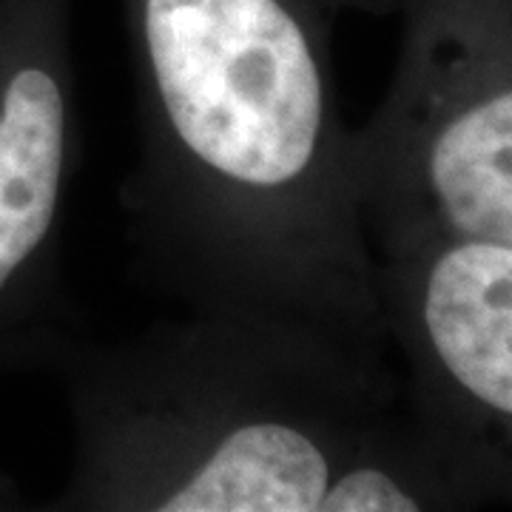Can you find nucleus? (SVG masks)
<instances>
[{
	"label": "nucleus",
	"instance_id": "nucleus-1",
	"mask_svg": "<svg viewBox=\"0 0 512 512\" xmlns=\"http://www.w3.org/2000/svg\"><path fill=\"white\" fill-rule=\"evenodd\" d=\"M63 510H470L393 353L325 330L188 313L77 348Z\"/></svg>",
	"mask_w": 512,
	"mask_h": 512
},
{
	"label": "nucleus",
	"instance_id": "nucleus-3",
	"mask_svg": "<svg viewBox=\"0 0 512 512\" xmlns=\"http://www.w3.org/2000/svg\"><path fill=\"white\" fill-rule=\"evenodd\" d=\"M74 163V63L66 35L40 26L0 63V302L32 313L60 362L80 345L57 285Z\"/></svg>",
	"mask_w": 512,
	"mask_h": 512
},
{
	"label": "nucleus",
	"instance_id": "nucleus-2",
	"mask_svg": "<svg viewBox=\"0 0 512 512\" xmlns=\"http://www.w3.org/2000/svg\"><path fill=\"white\" fill-rule=\"evenodd\" d=\"M384 330L424 436L470 510L512 484V43L498 12L413 20L356 131Z\"/></svg>",
	"mask_w": 512,
	"mask_h": 512
}]
</instances>
